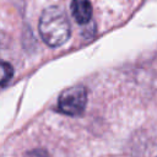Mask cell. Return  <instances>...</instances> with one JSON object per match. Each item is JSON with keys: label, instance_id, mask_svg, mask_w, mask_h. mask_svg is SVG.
I'll return each instance as SVG.
<instances>
[{"label": "cell", "instance_id": "cell-1", "mask_svg": "<svg viewBox=\"0 0 157 157\" xmlns=\"http://www.w3.org/2000/svg\"><path fill=\"white\" fill-rule=\"evenodd\" d=\"M38 29L44 43L52 48L63 45L70 38V23L66 13L59 6H49L43 10Z\"/></svg>", "mask_w": 157, "mask_h": 157}, {"label": "cell", "instance_id": "cell-2", "mask_svg": "<svg viewBox=\"0 0 157 157\" xmlns=\"http://www.w3.org/2000/svg\"><path fill=\"white\" fill-rule=\"evenodd\" d=\"M87 103V92L82 85H75L64 90L58 98V108L61 113L71 117L82 114Z\"/></svg>", "mask_w": 157, "mask_h": 157}, {"label": "cell", "instance_id": "cell-3", "mask_svg": "<svg viewBox=\"0 0 157 157\" xmlns=\"http://www.w3.org/2000/svg\"><path fill=\"white\" fill-rule=\"evenodd\" d=\"M70 10L74 20L80 25L88 23L92 18L93 11L90 0H72L70 4Z\"/></svg>", "mask_w": 157, "mask_h": 157}, {"label": "cell", "instance_id": "cell-4", "mask_svg": "<svg viewBox=\"0 0 157 157\" xmlns=\"http://www.w3.org/2000/svg\"><path fill=\"white\" fill-rule=\"evenodd\" d=\"M13 75V69L9 63H2L1 64V86L5 87L7 85V82L12 78Z\"/></svg>", "mask_w": 157, "mask_h": 157}]
</instances>
